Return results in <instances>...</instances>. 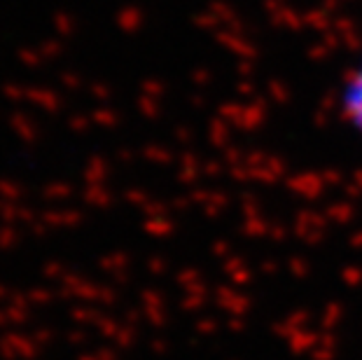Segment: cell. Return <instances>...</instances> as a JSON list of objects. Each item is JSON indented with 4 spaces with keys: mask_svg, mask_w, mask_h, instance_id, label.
I'll return each mask as SVG.
<instances>
[{
    "mask_svg": "<svg viewBox=\"0 0 362 360\" xmlns=\"http://www.w3.org/2000/svg\"><path fill=\"white\" fill-rule=\"evenodd\" d=\"M341 101L349 117H353L362 127V47L353 57L349 71H346Z\"/></svg>",
    "mask_w": 362,
    "mask_h": 360,
    "instance_id": "cell-1",
    "label": "cell"
}]
</instances>
